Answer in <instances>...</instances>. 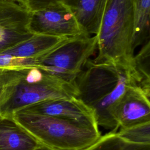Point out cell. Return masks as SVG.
<instances>
[{
	"mask_svg": "<svg viewBox=\"0 0 150 150\" xmlns=\"http://www.w3.org/2000/svg\"><path fill=\"white\" fill-rule=\"evenodd\" d=\"M12 117L40 145L52 150H84L101 137L98 128L19 109Z\"/></svg>",
	"mask_w": 150,
	"mask_h": 150,
	"instance_id": "cell-1",
	"label": "cell"
},
{
	"mask_svg": "<svg viewBox=\"0 0 150 150\" xmlns=\"http://www.w3.org/2000/svg\"><path fill=\"white\" fill-rule=\"evenodd\" d=\"M133 0H107L97 38L95 63H133Z\"/></svg>",
	"mask_w": 150,
	"mask_h": 150,
	"instance_id": "cell-2",
	"label": "cell"
},
{
	"mask_svg": "<svg viewBox=\"0 0 150 150\" xmlns=\"http://www.w3.org/2000/svg\"><path fill=\"white\" fill-rule=\"evenodd\" d=\"M73 97H76L73 83L37 67L23 69L2 106L0 115H11L16 110L43 101Z\"/></svg>",
	"mask_w": 150,
	"mask_h": 150,
	"instance_id": "cell-3",
	"label": "cell"
},
{
	"mask_svg": "<svg viewBox=\"0 0 150 150\" xmlns=\"http://www.w3.org/2000/svg\"><path fill=\"white\" fill-rule=\"evenodd\" d=\"M76 98L90 107L116 90L130 86L139 87L132 64L95 63L88 59L74 81Z\"/></svg>",
	"mask_w": 150,
	"mask_h": 150,
	"instance_id": "cell-4",
	"label": "cell"
},
{
	"mask_svg": "<svg viewBox=\"0 0 150 150\" xmlns=\"http://www.w3.org/2000/svg\"><path fill=\"white\" fill-rule=\"evenodd\" d=\"M96 36L81 34L35 59V66L74 84L77 75L97 49Z\"/></svg>",
	"mask_w": 150,
	"mask_h": 150,
	"instance_id": "cell-5",
	"label": "cell"
},
{
	"mask_svg": "<svg viewBox=\"0 0 150 150\" xmlns=\"http://www.w3.org/2000/svg\"><path fill=\"white\" fill-rule=\"evenodd\" d=\"M28 29L33 35L60 38L83 33L73 13L62 2L31 12Z\"/></svg>",
	"mask_w": 150,
	"mask_h": 150,
	"instance_id": "cell-6",
	"label": "cell"
},
{
	"mask_svg": "<svg viewBox=\"0 0 150 150\" xmlns=\"http://www.w3.org/2000/svg\"><path fill=\"white\" fill-rule=\"evenodd\" d=\"M31 12L13 0H0V53L33 35L28 29Z\"/></svg>",
	"mask_w": 150,
	"mask_h": 150,
	"instance_id": "cell-7",
	"label": "cell"
},
{
	"mask_svg": "<svg viewBox=\"0 0 150 150\" xmlns=\"http://www.w3.org/2000/svg\"><path fill=\"white\" fill-rule=\"evenodd\" d=\"M21 109L98 128L92 108L74 97L45 100Z\"/></svg>",
	"mask_w": 150,
	"mask_h": 150,
	"instance_id": "cell-8",
	"label": "cell"
},
{
	"mask_svg": "<svg viewBox=\"0 0 150 150\" xmlns=\"http://www.w3.org/2000/svg\"><path fill=\"white\" fill-rule=\"evenodd\" d=\"M112 116L119 128L150 121L149 97L138 87H128L114 106Z\"/></svg>",
	"mask_w": 150,
	"mask_h": 150,
	"instance_id": "cell-9",
	"label": "cell"
},
{
	"mask_svg": "<svg viewBox=\"0 0 150 150\" xmlns=\"http://www.w3.org/2000/svg\"><path fill=\"white\" fill-rule=\"evenodd\" d=\"M107 0H63L74 16L82 32L96 36Z\"/></svg>",
	"mask_w": 150,
	"mask_h": 150,
	"instance_id": "cell-10",
	"label": "cell"
},
{
	"mask_svg": "<svg viewBox=\"0 0 150 150\" xmlns=\"http://www.w3.org/2000/svg\"><path fill=\"white\" fill-rule=\"evenodd\" d=\"M40 145L12 115H0V150H35Z\"/></svg>",
	"mask_w": 150,
	"mask_h": 150,
	"instance_id": "cell-11",
	"label": "cell"
},
{
	"mask_svg": "<svg viewBox=\"0 0 150 150\" xmlns=\"http://www.w3.org/2000/svg\"><path fill=\"white\" fill-rule=\"evenodd\" d=\"M69 38L33 35L28 39L1 53L19 59H36L62 45Z\"/></svg>",
	"mask_w": 150,
	"mask_h": 150,
	"instance_id": "cell-12",
	"label": "cell"
},
{
	"mask_svg": "<svg viewBox=\"0 0 150 150\" xmlns=\"http://www.w3.org/2000/svg\"><path fill=\"white\" fill-rule=\"evenodd\" d=\"M134 31L132 49L149 40L150 0H133Z\"/></svg>",
	"mask_w": 150,
	"mask_h": 150,
	"instance_id": "cell-13",
	"label": "cell"
},
{
	"mask_svg": "<svg viewBox=\"0 0 150 150\" xmlns=\"http://www.w3.org/2000/svg\"><path fill=\"white\" fill-rule=\"evenodd\" d=\"M84 150H150V144L131 142L110 131Z\"/></svg>",
	"mask_w": 150,
	"mask_h": 150,
	"instance_id": "cell-14",
	"label": "cell"
},
{
	"mask_svg": "<svg viewBox=\"0 0 150 150\" xmlns=\"http://www.w3.org/2000/svg\"><path fill=\"white\" fill-rule=\"evenodd\" d=\"M150 40L141 46V48L133 58V66L136 71L139 87L150 96Z\"/></svg>",
	"mask_w": 150,
	"mask_h": 150,
	"instance_id": "cell-15",
	"label": "cell"
},
{
	"mask_svg": "<svg viewBox=\"0 0 150 150\" xmlns=\"http://www.w3.org/2000/svg\"><path fill=\"white\" fill-rule=\"evenodd\" d=\"M117 133L131 142L150 144V121L128 128H120Z\"/></svg>",
	"mask_w": 150,
	"mask_h": 150,
	"instance_id": "cell-16",
	"label": "cell"
},
{
	"mask_svg": "<svg viewBox=\"0 0 150 150\" xmlns=\"http://www.w3.org/2000/svg\"><path fill=\"white\" fill-rule=\"evenodd\" d=\"M22 74V69L18 70H0V112L3 104L9 97L12 87Z\"/></svg>",
	"mask_w": 150,
	"mask_h": 150,
	"instance_id": "cell-17",
	"label": "cell"
},
{
	"mask_svg": "<svg viewBox=\"0 0 150 150\" xmlns=\"http://www.w3.org/2000/svg\"><path fill=\"white\" fill-rule=\"evenodd\" d=\"M63 0H23V5L30 12L36 11L58 2Z\"/></svg>",
	"mask_w": 150,
	"mask_h": 150,
	"instance_id": "cell-18",
	"label": "cell"
},
{
	"mask_svg": "<svg viewBox=\"0 0 150 150\" xmlns=\"http://www.w3.org/2000/svg\"><path fill=\"white\" fill-rule=\"evenodd\" d=\"M35 150H52V149H50L49 148H47L45 146H43L42 145H40L39 146H38L36 149H35Z\"/></svg>",
	"mask_w": 150,
	"mask_h": 150,
	"instance_id": "cell-19",
	"label": "cell"
},
{
	"mask_svg": "<svg viewBox=\"0 0 150 150\" xmlns=\"http://www.w3.org/2000/svg\"><path fill=\"white\" fill-rule=\"evenodd\" d=\"M13 1H16V2H19V3H20L21 4H22V5H23V0H13Z\"/></svg>",
	"mask_w": 150,
	"mask_h": 150,
	"instance_id": "cell-20",
	"label": "cell"
}]
</instances>
